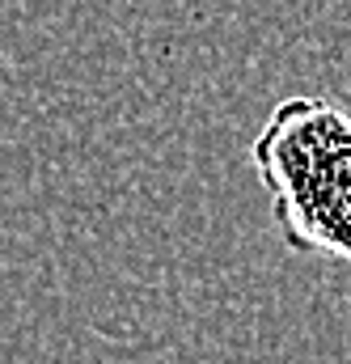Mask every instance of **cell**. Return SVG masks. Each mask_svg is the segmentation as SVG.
<instances>
[{"instance_id": "1", "label": "cell", "mask_w": 351, "mask_h": 364, "mask_svg": "<svg viewBox=\"0 0 351 364\" xmlns=\"http://www.w3.org/2000/svg\"><path fill=\"white\" fill-rule=\"evenodd\" d=\"M250 166L288 250L351 267V114L326 97H284L250 140Z\"/></svg>"}]
</instances>
